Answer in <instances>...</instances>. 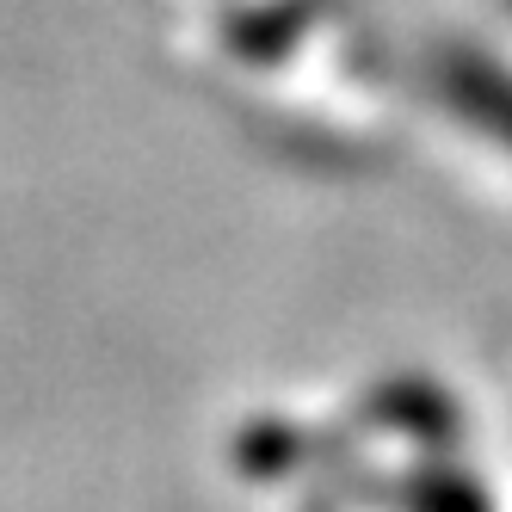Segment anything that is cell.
Returning a JSON list of instances; mask_svg holds the SVG:
<instances>
[{
    "label": "cell",
    "mask_w": 512,
    "mask_h": 512,
    "mask_svg": "<svg viewBox=\"0 0 512 512\" xmlns=\"http://www.w3.org/2000/svg\"><path fill=\"white\" fill-rule=\"evenodd\" d=\"M457 93L469 99V118H482L494 136H506V142H512V87H506V81L463 68V75H457Z\"/></svg>",
    "instance_id": "obj_1"
}]
</instances>
